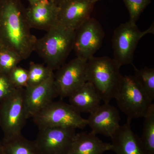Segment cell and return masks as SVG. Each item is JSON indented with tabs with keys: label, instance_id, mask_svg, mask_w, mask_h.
Listing matches in <instances>:
<instances>
[{
	"label": "cell",
	"instance_id": "6da1fadb",
	"mask_svg": "<svg viewBox=\"0 0 154 154\" xmlns=\"http://www.w3.org/2000/svg\"><path fill=\"white\" fill-rule=\"evenodd\" d=\"M31 29L21 0H0V39L22 60L34 51L37 38Z\"/></svg>",
	"mask_w": 154,
	"mask_h": 154
},
{
	"label": "cell",
	"instance_id": "7a4b0ae2",
	"mask_svg": "<svg viewBox=\"0 0 154 154\" xmlns=\"http://www.w3.org/2000/svg\"><path fill=\"white\" fill-rule=\"evenodd\" d=\"M75 31L57 22L37 38L34 51L53 71L65 63L72 50Z\"/></svg>",
	"mask_w": 154,
	"mask_h": 154
},
{
	"label": "cell",
	"instance_id": "3957f363",
	"mask_svg": "<svg viewBox=\"0 0 154 154\" xmlns=\"http://www.w3.org/2000/svg\"><path fill=\"white\" fill-rule=\"evenodd\" d=\"M113 59L107 56L93 57L87 61V81L98 92L104 103L114 99L123 76Z\"/></svg>",
	"mask_w": 154,
	"mask_h": 154
},
{
	"label": "cell",
	"instance_id": "277c9868",
	"mask_svg": "<svg viewBox=\"0 0 154 154\" xmlns=\"http://www.w3.org/2000/svg\"><path fill=\"white\" fill-rule=\"evenodd\" d=\"M154 34V23L146 30L141 31L136 23L128 20L114 30L112 39L114 62L119 68L132 65L134 55L138 43L148 34Z\"/></svg>",
	"mask_w": 154,
	"mask_h": 154
},
{
	"label": "cell",
	"instance_id": "5b68a950",
	"mask_svg": "<svg viewBox=\"0 0 154 154\" xmlns=\"http://www.w3.org/2000/svg\"><path fill=\"white\" fill-rule=\"evenodd\" d=\"M114 99L120 110L127 116V121L129 122L134 119L144 117L152 104L133 75L123 76Z\"/></svg>",
	"mask_w": 154,
	"mask_h": 154
},
{
	"label": "cell",
	"instance_id": "8992f818",
	"mask_svg": "<svg viewBox=\"0 0 154 154\" xmlns=\"http://www.w3.org/2000/svg\"><path fill=\"white\" fill-rule=\"evenodd\" d=\"M38 128L47 127L83 129L88 125L87 119L82 117L70 104L53 101L33 117Z\"/></svg>",
	"mask_w": 154,
	"mask_h": 154
},
{
	"label": "cell",
	"instance_id": "52a82bcc",
	"mask_svg": "<svg viewBox=\"0 0 154 154\" xmlns=\"http://www.w3.org/2000/svg\"><path fill=\"white\" fill-rule=\"evenodd\" d=\"M28 117L25 101V88H20L0 102V127L4 139L21 135Z\"/></svg>",
	"mask_w": 154,
	"mask_h": 154
},
{
	"label": "cell",
	"instance_id": "ba28073f",
	"mask_svg": "<svg viewBox=\"0 0 154 154\" xmlns=\"http://www.w3.org/2000/svg\"><path fill=\"white\" fill-rule=\"evenodd\" d=\"M105 33L100 22L89 18L75 30L73 50L76 57L88 61L101 48Z\"/></svg>",
	"mask_w": 154,
	"mask_h": 154
},
{
	"label": "cell",
	"instance_id": "9c48e42d",
	"mask_svg": "<svg viewBox=\"0 0 154 154\" xmlns=\"http://www.w3.org/2000/svg\"><path fill=\"white\" fill-rule=\"evenodd\" d=\"M76 133L72 128H41L34 140L42 154H68Z\"/></svg>",
	"mask_w": 154,
	"mask_h": 154
},
{
	"label": "cell",
	"instance_id": "30bf717a",
	"mask_svg": "<svg viewBox=\"0 0 154 154\" xmlns=\"http://www.w3.org/2000/svg\"><path fill=\"white\" fill-rule=\"evenodd\" d=\"M87 61L78 57L64 64L54 74V82L58 96H69L87 82Z\"/></svg>",
	"mask_w": 154,
	"mask_h": 154
},
{
	"label": "cell",
	"instance_id": "8fae6325",
	"mask_svg": "<svg viewBox=\"0 0 154 154\" xmlns=\"http://www.w3.org/2000/svg\"><path fill=\"white\" fill-rule=\"evenodd\" d=\"M96 3L93 0H66L58 7L57 22L76 30L91 18Z\"/></svg>",
	"mask_w": 154,
	"mask_h": 154
},
{
	"label": "cell",
	"instance_id": "7c38bea8",
	"mask_svg": "<svg viewBox=\"0 0 154 154\" xmlns=\"http://www.w3.org/2000/svg\"><path fill=\"white\" fill-rule=\"evenodd\" d=\"M58 96L54 72L43 82L25 88V105L28 118H33Z\"/></svg>",
	"mask_w": 154,
	"mask_h": 154
},
{
	"label": "cell",
	"instance_id": "4fadbf2b",
	"mask_svg": "<svg viewBox=\"0 0 154 154\" xmlns=\"http://www.w3.org/2000/svg\"><path fill=\"white\" fill-rule=\"evenodd\" d=\"M87 120L91 132L107 137H111L120 126L119 110L114 106L106 103L100 105L90 113Z\"/></svg>",
	"mask_w": 154,
	"mask_h": 154
},
{
	"label": "cell",
	"instance_id": "5bb4252c",
	"mask_svg": "<svg viewBox=\"0 0 154 154\" xmlns=\"http://www.w3.org/2000/svg\"><path fill=\"white\" fill-rule=\"evenodd\" d=\"M58 7L51 0H42L26 8V16L31 28L47 31L57 22Z\"/></svg>",
	"mask_w": 154,
	"mask_h": 154
},
{
	"label": "cell",
	"instance_id": "9a60e30c",
	"mask_svg": "<svg viewBox=\"0 0 154 154\" xmlns=\"http://www.w3.org/2000/svg\"><path fill=\"white\" fill-rule=\"evenodd\" d=\"M131 122L120 125L111 137L112 149L116 154H146L140 137L133 131Z\"/></svg>",
	"mask_w": 154,
	"mask_h": 154
},
{
	"label": "cell",
	"instance_id": "2e32d148",
	"mask_svg": "<svg viewBox=\"0 0 154 154\" xmlns=\"http://www.w3.org/2000/svg\"><path fill=\"white\" fill-rule=\"evenodd\" d=\"M69 104L79 113H91L101 105L102 101L91 83L87 82L69 97Z\"/></svg>",
	"mask_w": 154,
	"mask_h": 154
},
{
	"label": "cell",
	"instance_id": "e0dca14e",
	"mask_svg": "<svg viewBox=\"0 0 154 154\" xmlns=\"http://www.w3.org/2000/svg\"><path fill=\"white\" fill-rule=\"evenodd\" d=\"M112 145L104 143L93 132L76 133L68 154H103L111 150Z\"/></svg>",
	"mask_w": 154,
	"mask_h": 154
},
{
	"label": "cell",
	"instance_id": "ac0fdd59",
	"mask_svg": "<svg viewBox=\"0 0 154 154\" xmlns=\"http://www.w3.org/2000/svg\"><path fill=\"white\" fill-rule=\"evenodd\" d=\"M2 154H42L35 140H30L22 135L4 139L0 144Z\"/></svg>",
	"mask_w": 154,
	"mask_h": 154
},
{
	"label": "cell",
	"instance_id": "d6986e66",
	"mask_svg": "<svg viewBox=\"0 0 154 154\" xmlns=\"http://www.w3.org/2000/svg\"><path fill=\"white\" fill-rule=\"evenodd\" d=\"M142 133L140 137V142L146 154H154V104L144 117Z\"/></svg>",
	"mask_w": 154,
	"mask_h": 154
},
{
	"label": "cell",
	"instance_id": "ffe728a7",
	"mask_svg": "<svg viewBox=\"0 0 154 154\" xmlns=\"http://www.w3.org/2000/svg\"><path fill=\"white\" fill-rule=\"evenodd\" d=\"M133 76L142 90L152 102L154 99V69L145 67L138 69L134 66Z\"/></svg>",
	"mask_w": 154,
	"mask_h": 154
},
{
	"label": "cell",
	"instance_id": "44dd1931",
	"mask_svg": "<svg viewBox=\"0 0 154 154\" xmlns=\"http://www.w3.org/2000/svg\"><path fill=\"white\" fill-rule=\"evenodd\" d=\"M28 72V85L26 88L37 85L43 82L54 72L47 66H45L41 64L31 62Z\"/></svg>",
	"mask_w": 154,
	"mask_h": 154
},
{
	"label": "cell",
	"instance_id": "7402d4cb",
	"mask_svg": "<svg viewBox=\"0 0 154 154\" xmlns=\"http://www.w3.org/2000/svg\"><path fill=\"white\" fill-rule=\"evenodd\" d=\"M22 60L13 51L6 48L0 49V72L9 74Z\"/></svg>",
	"mask_w": 154,
	"mask_h": 154
},
{
	"label": "cell",
	"instance_id": "603a6c76",
	"mask_svg": "<svg viewBox=\"0 0 154 154\" xmlns=\"http://www.w3.org/2000/svg\"><path fill=\"white\" fill-rule=\"evenodd\" d=\"M129 14V21L136 23L152 0H122Z\"/></svg>",
	"mask_w": 154,
	"mask_h": 154
},
{
	"label": "cell",
	"instance_id": "cb8c5ba5",
	"mask_svg": "<svg viewBox=\"0 0 154 154\" xmlns=\"http://www.w3.org/2000/svg\"><path fill=\"white\" fill-rule=\"evenodd\" d=\"M12 82L9 74L0 72V102L19 89Z\"/></svg>",
	"mask_w": 154,
	"mask_h": 154
},
{
	"label": "cell",
	"instance_id": "d4e9b609",
	"mask_svg": "<svg viewBox=\"0 0 154 154\" xmlns=\"http://www.w3.org/2000/svg\"><path fill=\"white\" fill-rule=\"evenodd\" d=\"M12 82L18 88H25L28 85V70L17 66L9 73Z\"/></svg>",
	"mask_w": 154,
	"mask_h": 154
},
{
	"label": "cell",
	"instance_id": "484cf974",
	"mask_svg": "<svg viewBox=\"0 0 154 154\" xmlns=\"http://www.w3.org/2000/svg\"><path fill=\"white\" fill-rule=\"evenodd\" d=\"M51 1L55 4L58 7L62 3H63L64 2L66 1V0H51Z\"/></svg>",
	"mask_w": 154,
	"mask_h": 154
},
{
	"label": "cell",
	"instance_id": "4316f807",
	"mask_svg": "<svg viewBox=\"0 0 154 154\" xmlns=\"http://www.w3.org/2000/svg\"><path fill=\"white\" fill-rule=\"evenodd\" d=\"M27 1L29 3L30 5H32V4H35L38 2H40L42 0H27Z\"/></svg>",
	"mask_w": 154,
	"mask_h": 154
},
{
	"label": "cell",
	"instance_id": "83f0119b",
	"mask_svg": "<svg viewBox=\"0 0 154 154\" xmlns=\"http://www.w3.org/2000/svg\"><path fill=\"white\" fill-rule=\"evenodd\" d=\"M5 48V47L4 46L2 42V41H1V39H0V49H3V48Z\"/></svg>",
	"mask_w": 154,
	"mask_h": 154
},
{
	"label": "cell",
	"instance_id": "f1b7e54d",
	"mask_svg": "<svg viewBox=\"0 0 154 154\" xmlns=\"http://www.w3.org/2000/svg\"><path fill=\"white\" fill-rule=\"evenodd\" d=\"M0 154H2V149H1V146H0Z\"/></svg>",
	"mask_w": 154,
	"mask_h": 154
},
{
	"label": "cell",
	"instance_id": "f546056e",
	"mask_svg": "<svg viewBox=\"0 0 154 154\" xmlns=\"http://www.w3.org/2000/svg\"><path fill=\"white\" fill-rule=\"evenodd\" d=\"M93 1H95L96 2H99V1H102V0H93Z\"/></svg>",
	"mask_w": 154,
	"mask_h": 154
}]
</instances>
